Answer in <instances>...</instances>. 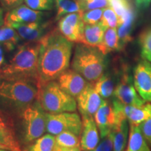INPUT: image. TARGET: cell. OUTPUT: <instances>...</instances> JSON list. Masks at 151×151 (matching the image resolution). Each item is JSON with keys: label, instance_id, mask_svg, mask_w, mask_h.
<instances>
[{"label": "cell", "instance_id": "1", "mask_svg": "<svg viewBox=\"0 0 151 151\" xmlns=\"http://www.w3.org/2000/svg\"><path fill=\"white\" fill-rule=\"evenodd\" d=\"M39 54V75L41 87L56 81L69 69L73 42L64 37L58 29L46 34L40 39Z\"/></svg>", "mask_w": 151, "mask_h": 151}, {"label": "cell", "instance_id": "2", "mask_svg": "<svg viewBox=\"0 0 151 151\" xmlns=\"http://www.w3.org/2000/svg\"><path fill=\"white\" fill-rule=\"evenodd\" d=\"M40 40L27 41L19 46L8 63L0 69L1 81H25L38 85L41 88L39 75ZM40 90V89H39Z\"/></svg>", "mask_w": 151, "mask_h": 151}, {"label": "cell", "instance_id": "3", "mask_svg": "<svg viewBox=\"0 0 151 151\" xmlns=\"http://www.w3.org/2000/svg\"><path fill=\"white\" fill-rule=\"evenodd\" d=\"M106 67L105 55L99 49L77 43L71 61L72 69L80 73L86 81L94 83L104 73Z\"/></svg>", "mask_w": 151, "mask_h": 151}, {"label": "cell", "instance_id": "4", "mask_svg": "<svg viewBox=\"0 0 151 151\" xmlns=\"http://www.w3.org/2000/svg\"><path fill=\"white\" fill-rule=\"evenodd\" d=\"M37 101L48 113L75 112L77 109L76 99L62 90L56 81L41 86Z\"/></svg>", "mask_w": 151, "mask_h": 151}, {"label": "cell", "instance_id": "5", "mask_svg": "<svg viewBox=\"0 0 151 151\" xmlns=\"http://www.w3.org/2000/svg\"><path fill=\"white\" fill-rule=\"evenodd\" d=\"M39 89L38 85L29 81H1L0 99L18 106H29L38 99Z\"/></svg>", "mask_w": 151, "mask_h": 151}, {"label": "cell", "instance_id": "6", "mask_svg": "<svg viewBox=\"0 0 151 151\" xmlns=\"http://www.w3.org/2000/svg\"><path fill=\"white\" fill-rule=\"evenodd\" d=\"M22 120L24 139L27 143L34 142L46 132V112L38 101L24 109Z\"/></svg>", "mask_w": 151, "mask_h": 151}, {"label": "cell", "instance_id": "7", "mask_svg": "<svg viewBox=\"0 0 151 151\" xmlns=\"http://www.w3.org/2000/svg\"><path fill=\"white\" fill-rule=\"evenodd\" d=\"M82 129L83 120L78 113H46V132L50 134L56 136L62 132H69L80 137Z\"/></svg>", "mask_w": 151, "mask_h": 151}, {"label": "cell", "instance_id": "8", "mask_svg": "<svg viewBox=\"0 0 151 151\" xmlns=\"http://www.w3.org/2000/svg\"><path fill=\"white\" fill-rule=\"evenodd\" d=\"M112 105L117 119L116 124L127 120L129 124L139 126L151 118V103L141 106L126 105L114 99Z\"/></svg>", "mask_w": 151, "mask_h": 151}, {"label": "cell", "instance_id": "9", "mask_svg": "<svg viewBox=\"0 0 151 151\" xmlns=\"http://www.w3.org/2000/svg\"><path fill=\"white\" fill-rule=\"evenodd\" d=\"M113 96L115 99L124 104L141 106L146 101L138 94L134 85V81L129 73L124 72L116 85Z\"/></svg>", "mask_w": 151, "mask_h": 151}, {"label": "cell", "instance_id": "10", "mask_svg": "<svg viewBox=\"0 0 151 151\" xmlns=\"http://www.w3.org/2000/svg\"><path fill=\"white\" fill-rule=\"evenodd\" d=\"M134 85L139 96L145 101L151 102V65L143 60L134 70Z\"/></svg>", "mask_w": 151, "mask_h": 151}, {"label": "cell", "instance_id": "11", "mask_svg": "<svg viewBox=\"0 0 151 151\" xmlns=\"http://www.w3.org/2000/svg\"><path fill=\"white\" fill-rule=\"evenodd\" d=\"M83 11L71 13L63 16L58 22V30L66 39L71 42L78 43L84 26Z\"/></svg>", "mask_w": 151, "mask_h": 151}, {"label": "cell", "instance_id": "12", "mask_svg": "<svg viewBox=\"0 0 151 151\" xmlns=\"http://www.w3.org/2000/svg\"><path fill=\"white\" fill-rule=\"evenodd\" d=\"M76 99L77 108L82 117H94L103 101L94 89L93 84L90 83Z\"/></svg>", "mask_w": 151, "mask_h": 151}, {"label": "cell", "instance_id": "13", "mask_svg": "<svg viewBox=\"0 0 151 151\" xmlns=\"http://www.w3.org/2000/svg\"><path fill=\"white\" fill-rule=\"evenodd\" d=\"M60 88L75 99L83 91L89 83L80 73L68 69L56 80Z\"/></svg>", "mask_w": 151, "mask_h": 151}, {"label": "cell", "instance_id": "14", "mask_svg": "<svg viewBox=\"0 0 151 151\" xmlns=\"http://www.w3.org/2000/svg\"><path fill=\"white\" fill-rule=\"evenodd\" d=\"M94 119L97 124L101 138H104L110 134L117 122L113 105H111L108 101L103 99L101 106L94 114Z\"/></svg>", "mask_w": 151, "mask_h": 151}, {"label": "cell", "instance_id": "15", "mask_svg": "<svg viewBox=\"0 0 151 151\" xmlns=\"http://www.w3.org/2000/svg\"><path fill=\"white\" fill-rule=\"evenodd\" d=\"M46 14L43 11H35L27 5L20 6L6 13L4 17V24L11 25L14 23H28L41 22Z\"/></svg>", "mask_w": 151, "mask_h": 151}, {"label": "cell", "instance_id": "16", "mask_svg": "<svg viewBox=\"0 0 151 151\" xmlns=\"http://www.w3.org/2000/svg\"><path fill=\"white\" fill-rule=\"evenodd\" d=\"M83 129L81 136V148L83 151H92L99 144V131L94 117H82Z\"/></svg>", "mask_w": 151, "mask_h": 151}, {"label": "cell", "instance_id": "17", "mask_svg": "<svg viewBox=\"0 0 151 151\" xmlns=\"http://www.w3.org/2000/svg\"><path fill=\"white\" fill-rule=\"evenodd\" d=\"M0 144L10 151H22L11 120L0 111Z\"/></svg>", "mask_w": 151, "mask_h": 151}, {"label": "cell", "instance_id": "18", "mask_svg": "<svg viewBox=\"0 0 151 151\" xmlns=\"http://www.w3.org/2000/svg\"><path fill=\"white\" fill-rule=\"evenodd\" d=\"M11 27L16 30L20 38L27 41H37L44 37L48 24L42 21L28 23H14Z\"/></svg>", "mask_w": 151, "mask_h": 151}, {"label": "cell", "instance_id": "19", "mask_svg": "<svg viewBox=\"0 0 151 151\" xmlns=\"http://www.w3.org/2000/svg\"><path fill=\"white\" fill-rule=\"evenodd\" d=\"M106 29L101 22L94 24H84L77 43H82L98 48L102 43L104 35Z\"/></svg>", "mask_w": 151, "mask_h": 151}, {"label": "cell", "instance_id": "20", "mask_svg": "<svg viewBox=\"0 0 151 151\" xmlns=\"http://www.w3.org/2000/svg\"><path fill=\"white\" fill-rule=\"evenodd\" d=\"M129 122L123 120L117 123L111 133L113 140V151H124L127 145L129 134Z\"/></svg>", "mask_w": 151, "mask_h": 151}, {"label": "cell", "instance_id": "21", "mask_svg": "<svg viewBox=\"0 0 151 151\" xmlns=\"http://www.w3.org/2000/svg\"><path fill=\"white\" fill-rule=\"evenodd\" d=\"M124 151H150L149 144L143 136L139 126L129 124V139L127 148Z\"/></svg>", "mask_w": 151, "mask_h": 151}, {"label": "cell", "instance_id": "22", "mask_svg": "<svg viewBox=\"0 0 151 151\" xmlns=\"http://www.w3.org/2000/svg\"><path fill=\"white\" fill-rule=\"evenodd\" d=\"M134 20V14L132 9H131L119 22L117 31L120 39L121 49L132 40L131 33Z\"/></svg>", "mask_w": 151, "mask_h": 151}, {"label": "cell", "instance_id": "23", "mask_svg": "<svg viewBox=\"0 0 151 151\" xmlns=\"http://www.w3.org/2000/svg\"><path fill=\"white\" fill-rule=\"evenodd\" d=\"M98 49L104 55L121 50L117 28H107L104 35L103 41Z\"/></svg>", "mask_w": 151, "mask_h": 151}, {"label": "cell", "instance_id": "24", "mask_svg": "<svg viewBox=\"0 0 151 151\" xmlns=\"http://www.w3.org/2000/svg\"><path fill=\"white\" fill-rule=\"evenodd\" d=\"M94 88L102 99H108L113 95L115 82L113 77L109 73H104L100 78L94 82Z\"/></svg>", "mask_w": 151, "mask_h": 151}, {"label": "cell", "instance_id": "25", "mask_svg": "<svg viewBox=\"0 0 151 151\" xmlns=\"http://www.w3.org/2000/svg\"><path fill=\"white\" fill-rule=\"evenodd\" d=\"M17 32L10 25H4L0 28V44L4 46L6 51H11L20 41Z\"/></svg>", "mask_w": 151, "mask_h": 151}, {"label": "cell", "instance_id": "26", "mask_svg": "<svg viewBox=\"0 0 151 151\" xmlns=\"http://www.w3.org/2000/svg\"><path fill=\"white\" fill-rule=\"evenodd\" d=\"M57 14L56 20L71 13L83 11L78 0H54Z\"/></svg>", "mask_w": 151, "mask_h": 151}, {"label": "cell", "instance_id": "27", "mask_svg": "<svg viewBox=\"0 0 151 151\" xmlns=\"http://www.w3.org/2000/svg\"><path fill=\"white\" fill-rule=\"evenodd\" d=\"M55 146V139L53 135H43L34 141L28 151H53Z\"/></svg>", "mask_w": 151, "mask_h": 151}, {"label": "cell", "instance_id": "28", "mask_svg": "<svg viewBox=\"0 0 151 151\" xmlns=\"http://www.w3.org/2000/svg\"><path fill=\"white\" fill-rule=\"evenodd\" d=\"M56 146L64 148H77L81 147V140L79 137L71 132H65L55 137Z\"/></svg>", "mask_w": 151, "mask_h": 151}, {"label": "cell", "instance_id": "29", "mask_svg": "<svg viewBox=\"0 0 151 151\" xmlns=\"http://www.w3.org/2000/svg\"><path fill=\"white\" fill-rule=\"evenodd\" d=\"M141 55L145 60L151 62V28L142 32L139 37Z\"/></svg>", "mask_w": 151, "mask_h": 151}, {"label": "cell", "instance_id": "30", "mask_svg": "<svg viewBox=\"0 0 151 151\" xmlns=\"http://www.w3.org/2000/svg\"><path fill=\"white\" fill-rule=\"evenodd\" d=\"M106 28H118L119 18L111 6L104 9L101 21Z\"/></svg>", "mask_w": 151, "mask_h": 151}, {"label": "cell", "instance_id": "31", "mask_svg": "<svg viewBox=\"0 0 151 151\" xmlns=\"http://www.w3.org/2000/svg\"><path fill=\"white\" fill-rule=\"evenodd\" d=\"M83 11L104 9L111 6L109 0H78Z\"/></svg>", "mask_w": 151, "mask_h": 151}, {"label": "cell", "instance_id": "32", "mask_svg": "<svg viewBox=\"0 0 151 151\" xmlns=\"http://www.w3.org/2000/svg\"><path fill=\"white\" fill-rule=\"evenodd\" d=\"M112 7L119 18V22L127 13L132 9L127 0H109Z\"/></svg>", "mask_w": 151, "mask_h": 151}, {"label": "cell", "instance_id": "33", "mask_svg": "<svg viewBox=\"0 0 151 151\" xmlns=\"http://www.w3.org/2000/svg\"><path fill=\"white\" fill-rule=\"evenodd\" d=\"M25 5L35 11H49L53 8L54 0H24Z\"/></svg>", "mask_w": 151, "mask_h": 151}, {"label": "cell", "instance_id": "34", "mask_svg": "<svg viewBox=\"0 0 151 151\" xmlns=\"http://www.w3.org/2000/svg\"><path fill=\"white\" fill-rule=\"evenodd\" d=\"M104 9H94L83 11V21L85 24H94L99 23L102 18Z\"/></svg>", "mask_w": 151, "mask_h": 151}, {"label": "cell", "instance_id": "35", "mask_svg": "<svg viewBox=\"0 0 151 151\" xmlns=\"http://www.w3.org/2000/svg\"><path fill=\"white\" fill-rule=\"evenodd\" d=\"M92 151H113V140L112 133L109 134L99 141L97 147Z\"/></svg>", "mask_w": 151, "mask_h": 151}, {"label": "cell", "instance_id": "36", "mask_svg": "<svg viewBox=\"0 0 151 151\" xmlns=\"http://www.w3.org/2000/svg\"><path fill=\"white\" fill-rule=\"evenodd\" d=\"M141 133L149 145L151 146V118L139 125Z\"/></svg>", "mask_w": 151, "mask_h": 151}, {"label": "cell", "instance_id": "37", "mask_svg": "<svg viewBox=\"0 0 151 151\" xmlns=\"http://www.w3.org/2000/svg\"><path fill=\"white\" fill-rule=\"evenodd\" d=\"M23 2L24 0H0V5L7 13L23 4Z\"/></svg>", "mask_w": 151, "mask_h": 151}, {"label": "cell", "instance_id": "38", "mask_svg": "<svg viewBox=\"0 0 151 151\" xmlns=\"http://www.w3.org/2000/svg\"><path fill=\"white\" fill-rule=\"evenodd\" d=\"M151 0H136V5L138 9H146L150 4Z\"/></svg>", "mask_w": 151, "mask_h": 151}, {"label": "cell", "instance_id": "39", "mask_svg": "<svg viewBox=\"0 0 151 151\" xmlns=\"http://www.w3.org/2000/svg\"><path fill=\"white\" fill-rule=\"evenodd\" d=\"M53 151H81V147L77 148H64L58 146H55Z\"/></svg>", "mask_w": 151, "mask_h": 151}, {"label": "cell", "instance_id": "40", "mask_svg": "<svg viewBox=\"0 0 151 151\" xmlns=\"http://www.w3.org/2000/svg\"><path fill=\"white\" fill-rule=\"evenodd\" d=\"M6 49L4 46L0 44V69L5 65V52Z\"/></svg>", "mask_w": 151, "mask_h": 151}, {"label": "cell", "instance_id": "41", "mask_svg": "<svg viewBox=\"0 0 151 151\" xmlns=\"http://www.w3.org/2000/svg\"><path fill=\"white\" fill-rule=\"evenodd\" d=\"M4 11L0 5V28L4 25Z\"/></svg>", "mask_w": 151, "mask_h": 151}, {"label": "cell", "instance_id": "42", "mask_svg": "<svg viewBox=\"0 0 151 151\" xmlns=\"http://www.w3.org/2000/svg\"><path fill=\"white\" fill-rule=\"evenodd\" d=\"M0 149H5V150H7V149L3 145H1V144H0Z\"/></svg>", "mask_w": 151, "mask_h": 151}, {"label": "cell", "instance_id": "43", "mask_svg": "<svg viewBox=\"0 0 151 151\" xmlns=\"http://www.w3.org/2000/svg\"><path fill=\"white\" fill-rule=\"evenodd\" d=\"M0 151H10L8 150H5V149H0Z\"/></svg>", "mask_w": 151, "mask_h": 151}]
</instances>
